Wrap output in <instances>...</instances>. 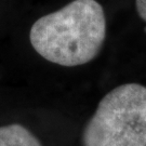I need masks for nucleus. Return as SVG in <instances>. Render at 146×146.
<instances>
[{"label":"nucleus","mask_w":146,"mask_h":146,"mask_svg":"<svg viewBox=\"0 0 146 146\" xmlns=\"http://www.w3.org/2000/svg\"><path fill=\"white\" fill-rule=\"evenodd\" d=\"M106 19L96 0H74L31 28L34 50L49 62L74 67L91 62L103 47Z\"/></svg>","instance_id":"obj_1"},{"label":"nucleus","mask_w":146,"mask_h":146,"mask_svg":"<svg viewBox=\"0 0 146 146\" xmlns=\"http://www.w3.org/2000/svg\"><path fill=\"white\" fill-rule=\"evenodd\" d=\"M84 146H146V87L125 84L100 101L82 133Z\"/></svg>","instance_id":"obj_2"},{"label":"nucleus","mask_w":146,"mask_h":146,"mask_svg":"<svg viewBox=\"0 0 146 146\" xmlns=\"http://www.w3.org/2000/svg\"><path fill=\"white\" fill-rule=\"evenodd\" d=\"M0 146H42V144L24 125L12 123L0 127Z\"/></svg>","instance_id":"obj_3"},{"label":"nucleus","mask_w":146,"mask_h":146,"mask_svg":"<svg viewBox=\"0 0 146 146\" xmlns=\"http://www.w3.org/2000/svg\"><path fill=\"white\" fill-rule=\"evenodd\" d=\"M135 7L140 17L146 22V0H135Z\"/></svg>","instance_id":"obj_4"}]
</instances>
